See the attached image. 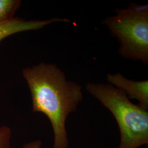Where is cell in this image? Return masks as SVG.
I'll list each match as a JSON object with an SVG mask.
<instances>
[{
  "instance_id": "obj_4",
  "label": "cell",
  "mask_w": 148,
  "mask_h": 148,
  "mask_svg": "<svg viewBox=\"0 0 148 148\" xmlns=\"http://www.w3.org/2000/svg\"><path fill=\"white\" fill-rule=\"evenodd\" d=\"M107 79L111 85L123 91L130 99L138 101V105L144 109H148V81H135L127 79L121 74H108Z\"/></svg>"
},
{
  "instance_id": "obj_5",
  "label": "cell",
  "mask_w": 148,
  "mask_h": 148,
  "mask_svg": "<svg viewBox=\"0 0 148 148\" xmlns=\"http://www.w3.org/2000/svg\"><path fill=\"white\" fill-rule=\"evenodd\" d=\"M63 21L69 22L68 19L54 18L44 21L32 20L27 21L20 18H14L11 21L0 24V42L11 35L21 32L37 30L53 23Z\"/></svg>"
},
{
  "instance_id": "obj_7",
  "label": "cell",
  "mask_w": 148,
  "mask_h": 148,
  "mask_svg": "<svg viewBox=\"0 0 148 148\" xmlns=\"http://www.w3.org/2000/svg\"><path fill=\"white\" fill-rule=\"evenodd\" d=\"M12 131L7 126L0 127V148H10Z\"/></svg>"
},
{
  "instance_id": "obj_6",
  "label": "cell",
  "mask_w": 148,
  "mask_h": 148,
  "mask_svg": "<svg viewBox=\"0 0 148 148\" xmlns=\"http://www.w3.org/2000/svg\"><path fill=\"white\" fill-rule=\"evenodd\" d=\"M21 5L19 0H0V24L13 19Z\"/></svg>"
},
{
  "instance_id": "obj_2",
  "label": "cell",
  "mask_w": 148,
  "mask_h": 148,
  "mask_svg": "<svg viewBox=\"0 0 148 148\" xmlns=\"http://www.w3.org/2000/svg\"><path fill=\"white\" fill-rule=\"evenodd\" d=\"M86 90L115 117L120 133L118 148H138L148 144V112L134 104L111 84L88 83Z\"/></svg>"
},
{
  "instance_id": "obj_3",
  "label": "cell",
  "mask_w": 148,
  "mask_h": 148,
  "mask_svg": "<svg viewBox=\"0 0 148 148\" xmlns=\"http://www.w3.org/2000/svg\"><path fill=\"white\" fill-rule=\"evenodd\" d=\"M116 15L102 23L120 42L119 53L125 58L148 64V5L131 3L126 9H117Z\"/></svg>"
},
{
  "instance_id": "obj_8",
  "label": "cell",
  "mask_w": 148,
  "mask_h": 148,
  "mask_svg": "<svg viewBox=\"0 0 148 148\" xmlns=\"http://www.w3.org/2000/svg\"><path fill=\"white\" fill-rule=\"evenodd\" d=\"M41 145V141L39 139H37L25 144L22 148H40Z\"/></svg>"
},
{
  "instance_id": "obj_1",
  "label": "cell",
  "mask_w": 148,
  "mask_h": 148,
  "mask_svg": "<svg viewBox=\"0 0 148 148\" xmlns=\"http://www.w3.org/2000/svg\"><path fill=\"white\" fill-rule=\"evenodd\" d=\"M31 93L32 111L47 117L53 128L52 148H68L66 121L82 100V86L68 81L57 65L41 63L22 70Z\"/></svg>"
}]
</instances>
